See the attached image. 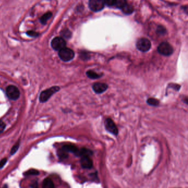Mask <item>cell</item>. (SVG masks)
<instances>
[{"label": "cell", "mask_w": 188, "mask_h": 188, "mask_svg": "<svg viewBox=\"0 0 188 188\" xmlns=\"http://www.w3.org/2000/svg\"><path fill=\"white\" fill-rule=\"evenodd\" d=\"M59 56L62 61L68 62L73 59L75 53L72 49L65 47L59 51Z\"/></svg>", "instance_id": "cell-1"}, {"label": "cell", "mask_w": 188, "mask_h": 188, "mask_svg": "<svg viewBox=\"0 0 188 188\" xmlns=\"http://www.w3.org/2000/svg\"><path fill=\"white\" fill-rule=\"evenodd\" d=\"M27 34L28 36L32 37H38L39 35V34L38 33L34 32V31H33V30L28 31L27 32Z\"/></svg>", "instance_id": "cell-21"}, {"label": "cell", "mask_w": 188, "mask_h": 188, "mask_svg": "<svg viewBox=\"0 0 188 188\" xmlns=\"http://www.w3.org/2000/svg\"><path fill=\"white\" fill-rule=\"evenodd\" d=\"M5 128V124L2 121L0 120V133L2 132Z\"/></svg>", "instance_id": "cell-25"}, {"label": "cell", "mask_w": 188, "mask_h": 188, "mask_svg": "<svg viewBox=\"0 0 188 188\" xmlns=\"http://www.w3.org/2000/svg\"><path fill=\"white\" fill-rule=\"evenodd\" d=\"M123 13H124L126 15H130L134 12V8L132 7V5L127 4V3L126 5L122 8Z\"/></svg>", "instance_id": "cell-14"}, {"label": "cell", "mask_w": 188, "mask_h": 188, "mask_svg": "<svg viewBox=\"0 0 188 188\" xmlns=\"http://www.w3.org/2000/svg\"><path fill=\"white\" fill-rule=\"evenodd\" d=\"M18 147H19V144H16L15 146L13 147L12 149H11V154H15V152L17 151V149H18Z\"/></svg>", "instance_id": "cell-26"}, {"label": "cell", "mask_w": 188, "mask_h": 188, "mask_svg": "<svg viewBox=\"0 0 188 188\" xmlns=\"http://www.w3.org/2000/svg\"><path fill=\"white\" fill-rule=\"evenodd\" d=\"M52 16H53V13L51 12H48L45 13L40 18L41 23L43 25H45L47 23V21L52 17Z\"/></svg>", "instance_id": "cell-15"}, {"label": "cell", "mask_w": 188, "mask_h": 188, "mask_svg": "<svg viewBox=\"0 0 188 188\" xmlns=\"http://www.w3.org/2000/svg\"><path fill=\"white\" fill-rule=\"evenodd\" d=\"M39 172L36 170H30L26 173L27 175H37Z\"/></svg>", "instance_id": "cell-24"}, {"label": "cell", "mask_w": 188, "mask_h": 188, "mask_svg": "<svg viewBox=\"0 0 188 188\" xmlns=\"http://www.w3.org/2000/svg\"><path fill=\"white\" fill-rule=\"evenodd\" d=\"M61 34L62 37L65 38H70L71 35V32L67 30L62 31Z\"/></svg>", "instance_id": "cell-20"}, {"label": "cell", "mask_w": 188, "mask_h": 188, "mask_svg": "<svg viewBox=\"0 0 188 188\" xmlns=\"http://www.w3.org/2000/svg\"><path fill=\"white\" fill-rule=\"evenodd\" d=\"M108 88V85L107 84L104 83H95L92 85V89L93 91L96 94H100L102 93L105 92Z\"/></svg>", "instance_id": "cell-10"}, {"label": "cell", "mask_w": 188, "mask_h": 188, "mask_svg": "<svg viewBox=\"0 0 188 188\" xmlns=\"http://www.w3.org/2000/svg\"><path fill=\"white\" fill-rule=\"evenodd\" d=\"M59 89H60L59 87L54 86L51 88L48 89L47 90H44L43 92H42L40 95V97H39L40 102L42 103L47 102V100H48L52 95L56 93L57 92H58Z\"/></svg>", "instance_id": "cell-2"}, {"label": "cell", "mask_w": 188, "mask_h": 188, "mask_svg": "<svg viewBox=\"0 0 188 188\" xmlns=\"http://www.w3.org/2000/svg\"><path fill=\"white\" fill-rule=\"evenodd\" d=\"M6 162H7V159L6 158L3 159L2 160H1L0 161V168H2L4 166V165L6 163Z\"/></svg>", "instance_id": "cell-27"}, {"label": "cell", "mask_w": 188, "mask_h": 188, "mask_svg": "<svg viewBox=\"0 0 188 188\" xmlns=\"http://www.w3.org/2000/svg\"><path fill=\"white\" fill-rule=\"evenodd\" d=\"M93 152L90 149L86 148H82L81 149H78L77 153L76 154V156L82 157L83 156H90L93 154Z\"/></svg>", "instance_id": "cell-12"}, {"label": "cell", "mask_w": 188, "mask_h": 188, "mask_svg": "<svg viewBox=\"0 0 188 188\" xmlns=\"http://www.w3.org/2000/svg\"><path fill=\"white\" fill-rule=\"evenodd\" d=\"M126 3V0H115L114 6L115 7L122 9Z\"/></svg>", "instance_id": "cell-18"}, {"label": "cell", "mask_w": 188, "mask_h": 188, "mask_svg": "<svg viewBox=\"0 0 188 188\" xmlns=\"http://www.w3.org/2000/svg\"><path fill=\"white\" fill-rule=\"evenodd\" d=\"M62 149L67 153L71 152L76 155L78 151V148L73 144H66L62 147Z\"/></svg>", "instance_id": "cell-11"}, {"label": "cell", "mask_w": 188, "mask_h": 188, "mask_svg": "<svg viewBox=\"0 0 188 188\" xmlns=\"http://www.w3.org/2000/svg\"><path fill=\"white\" fill-rule=\"evenodd\" d=\"M137 48L140 51L142 52H146L149 51L151 47V44L149 40L147 38H141L136 43Z\"/></svg>", "instance_id": "cell-4"}, {"label": "cell", "mask_w": 188, "mask_h": 188, "mask_svg": "<svg viewBox=\"0 0 188 188\" xmlns=\"http://www.w3.org/2000/svg\"><path fill=\"white\" fill-rule=\"evenodd\" d=\"M43 186L44 188H53L54 187V184L53 181H51L50 179H45L43 181Z\"/></svg>", "instance_id": "cell-16"}, {"label": "cell", "mask_w": 188, "mask_h": 188, "mask_svg": "<svg viewBox=\"0 0 188 188\" xmlns=\"http://www.w3.org/2000/svg\"><path fill=\"white\" fill-rule=\"evenodd\" d=\"M158 51L164 56H169L173 53V49L168 43L163 42L158 47Z\"/></svg>", "instance_id": "cell-3"}, {"label": "cell", "mask_w": 188, "mask_h": 188, "mask_svg": "<svg viewBox=\"0 0 188 188\" xmlns=\"http://www.w3.org/2000/svg\"><path fill=\"white\" fill-rule=\"evenodd\" d=\"M159 100L154 98H149L147 100V103L149 105L153 107H157L159 104Z\"/></svg>", "instance_id": "cell-17"}, {"label": "cell", "mask_w": 188, "mask_h": 188, "mask_svg": "<svg viewBox=\"0 0 188 188\" xmlns=\"http://www.w3.org/2000/svg\"><path fill=\"white\" fill-rule=\"evenodd\" d=\"M86 75L87 76L88 78H90L92 80H95V79H98L100 78L103 75H99L97 73H96L94 71L92 70H89V71L86 72Z\"/></svg>", "instance_id": "cell-13"}, {"label": "cell", "mask_w": 188, "mask_h": 188, "mask_svg": "<svg viewBox=\"0 0 188 188\" xmlns=\"http://www.w3.org/2000/svg\"><path fill=\"white\" fill-rule=\"evenodd\" d=\"M104 125H105V129L108 132H109L111 134L114 135L115 136H117L118 133H119L118 129L117 127V125H115V123L112 119L108 118L105 120Z\"/></svg>", "instance_id": "cell-6"}, {"label": "cell", "mask_w": 188, "mask_h": 188, "mask_svg": "<svg viewBox=\"0 0 188 188\" xmlns=\"http://www.w3.org/2000/svg\"><path fill=\"white\" fill-rule=\"evenodd\" d=\"M59 155L60 158L61 159L67 158L68 157V153H67L62 149L59 151Z\"/></svg>", "instance_id": "cell-19"}, {"label": "cell", "mask_w": 188, "mask_h": 188, "mask_svg": "<svg viewBox=\"0 0 188 188\" xmlns=\"http://www.w3.org/2000/svg\"><path fill=\"white\" fill-rule=\"evenodd\" d=\"M66 43L63 38L55 37L51 42V47L56 51H60L61 49L66 47Z\"/></svg>", "instance_id": "cell-5"}, {"label": "cell", "mask_w": 188, "mask_h": 188, "mask_svg": "<svg viewBox=\"0 0 188 188\" xmlns=\"http://www.w3.org/2000/svg\"><path fill=\"white\" fill-rule=\"evenodd\" d=\"M6 94L11 99L17 100L20 97V90L15 85H9L6 88Z\"/></svg>", "instance_id": "cell-8"}, {"label": "cell", "mask_w": 188, "mask_h": 188, "mask_svg": "<svg viewBox=\"0 0 188 188\" xmlns=\"http://www.w3.org/2000/svg\"><path fill=\"white\" fill-rule=\"evenodd\" d=\"M115 0H104L105 5H107L109 7L114 6Z\"/></svg>", "instance_id": "cell-22"}, {"label": "cell", "mask_w": 188, "mask_h": 188, "mask_svg": "<svg viewBox=\"0 0 188 188\" xmlns=\"http://www.w3.org/2000/svg\"><path fill=\"white\" fill-rule=\"evenodd\" d=\"M105 3L104 0H89V7L94 12H99L104 8Z\"/></svg>", "instance_id": "cell-7"}, {"label": "cell", "mask_w": 188, "mask_h": 188, "mask_svg": "<svg viewBox=\"0 0 188 188\" xmlns=\"http://www.w3.org/2000/svg\"><path fill=\"white\" fill-rule=\"evenodd\" d=\"M157 32L160 34H163L166 33V30L163 27L159 26L158 30H157Z\"/></svg>", "instance_id": "cell-23"}, {"label": "cell", "mask_w": 188, "mask_h": 188, "mask_svg": "<svg viewBox=\"0 0 188 188\" xmlns=\"http://www.w3.org/2000/svg\"><path fill=\"white\" fill-rule=\"evenodd\" d=\"M89 157L90 156H83L81 157L80 163L82 168L90 169L93 168V161Z\"/></svg>", "instance_id": "cell-9"}]
</instances>
